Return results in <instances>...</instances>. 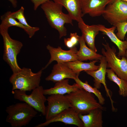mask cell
Wrapping results in <instances>:
<instances>
[{
    "instance_id": "1",
    "label": "cell",
    "mask_w": 127,
    "mask_h": 127,
    "mask_svg": "<svg viewBox=\"0 0 127 127\" xmlns=\"http://www.w3.org/2000/svg\"><path fill=\"white\" fill-rule=\"evenodd\" d=\"M63 7L52 0H49L41 5V8L49 24L58 32L60 39L67 35V29L64 26L65 24L73 25L72 19L69 14L63 12Z\"/></svg>"
},
{
    "instance_id": "2",
    "label": "cell",
    "mask_w": 127,
    "mask_h": 127,
    "mask_svg": "<svg viewBox=\"0 0 127 127\" xmlns=\"http://www.w3.org/2000/svg\"><path fill=\"white\" fill-rule=\"evenodd\" d=\"M94 94L83 89H79L65 95L72 108L78 114L85 115L91 111L100 108L104 111L103 107L95 99Z\"/></svg>"
},
{
    "instance_id": "3",
    "label": "cell",
    "mask_w": 127,
    "mask_h": 127,
    "mask_svg": "<svg viewBox=\"0 0 127 127\" xmlns=\"http://www.w3.org/2000/svg\"><path fill=\"white\" fill-rule=\"evenodd\" d=\"M6 122L12 127H21L28 125L37 113V111L25 103H19L6 107Z\"/></svg>"
},
{
    "instance_id": "4",
    "label": "cell",
    "mask_w": 127,
    "mask_h": 127,
    "mask_svg": "<svg viewBox=\"0 0 127 127\" xmlns=\"http://www.w3.org/2000/svg\"><path fill=\"white\" fill-rule=\"evenodd\" d=\"M43 67L34 73L29 68L23 67L21 70L13 73L9 78L12 84V91L19 90L31 91L39 86Z\"/></svg>"
},
{
    "instance_id": "5",
    "label": "cell",
    "mask_w": 127,
    "mask_h": 127,
    "mask_svg": "<svg viewBox=\"0 0 127 127\" xmlns=\"http://www.w3.org/2000/svg\"><path fill=\"white\" fill-rule=\"evenodd\" d=\"M8 29L0 27V33L3 40V60L9 65L13 73L21 70L17 61V56L23 46L21 42L12 39L8 32Z\"/></svg>"
},
{
    "instance_id": "6",
    "label": "cell",
    "mask_w": 127,
    "mask_h": 127,
    "mask_svg": "<svg viewBox=\"0 0 127 127\" xmlns=\"http://www.w3.org/2000/svg\"><path fill=\"white\" fill-rule=\"evenodd\" d=\"M44 90L42 86H40L32 90L29 95L27 94L26 91L19 90L12 91V93L15 99L27 103L45 116L46 108L45 103L47 98L44 94Z\"/></svg>"
},
{
    "instance_id": "7",
    "label": "cell",
    "mask_w": 127,
    "mask_h": 127,
    "mask_svg": "<svg viewBox=\"0 0 127 127\" xmlns=\"http://www.w3.org/2000/svg\"><path fill=\"white\" fill-rule=\"evenodd\" d=\"M102 45L104 48L102 49L101 53L107 60V67L111 69L119 78L127 81V57H118L115 47L111 48L108 43Z\"/></svg>"
},
{
    "instance_id": "8",
    "label": "cell",
    "mask_w": 127,
    "mask_h": 127,
    "mask_svg": "<svg viewBox=\"0 0 127 127\" xmlns=\"http://www.w3.org/2000/svg\"><path fill=\"white\" fill-rule=\"evenodd\" d=\"M110 24L115 26L117 23L127 21V2L115 0L106 7L102 15Z\"/></svg>"
},
{
    "instance_id": "9",
    "label": "cell",
    "mask_w": 127,
    "mask_h": 127,
    "mask_svg": "<svg viewBox=\"0 0 127 127\" xmlns=\"http://www.w3.org/2000/svg\"><path fill=\"white\" fill-rule=\"evenodd\" d=\"M48 105L45 115L46 120H49L63 110L71 107L66 95L58 94L50 95L47 98Z\"/></svg>"
},
{
    "instance_id": "10",
    "label": "cell",
    "mask_w": 127,
    "mask_h": 127,
    "mask_svg": "<svg viewBox=\"0 0 127 127\" xmlns=\"http://www.w3.org/2000/svg\"><path fill=\"white\" fill-rule=\"evenodd\" d=\"M61 122L66 124L73 125L78 127H83V123L79 114L71 107L67 109L44 122L38 124L35 127H44L51 123Z\"/></svg>"
},
{
    "instance_id": "11",
    "label": "cell",
    "mask_w": 127,
    "mask_h": 127,
    "mask_svg": "<svg viewBox=\"0 0 127 127\" xmlns=\"http://www.w3.org/2000/svg\"><path fill=\"white\" fill-rule=\"evenodd\" d=\"M46 47L50 53L51 57L48 63L43 67L44 70L54 61L57 63H67L78 60L77 55L78 50L75 46L68 50H63L60 46L54 48L49 44Z\"/></svg>"
},
{
    "instance_id": "12",
    "label": "cell",
    "mask_w": 127,
    "mask_h": 127,
    "mask_svg": "<svg viewBox=\"0 0 127 127\" xmlns=\"http://www.w3.org/2000/svg\"><path fill=\"white\" fill-rule=\"evenodd\" d=\"M100 62L99 68L97 70L94 71H85L94 78V87L98 89L100 88L101 84L103 85L107 95L109 97L111 100L112 108H113L114 107L113 105L114 102L111 99L110 91L107 87L106 82L105 75L107 73V62L103 56L100 60Z\"/></svg>"
},
{
    "instance_id": "13",
    "label": "cell",
    "mask_w": 127,
    "mask_h": 127,
    "mask_svg": "<svg viewBox=\"0 0 127 127\" xmlns=\"http://www.w3.org/2000/svg\"><path fill=\"white\" fill-rule=\"evenodd\" d=\"M112 0H81L83 16L88 14L92 17L102 15L107 6Z\"/></svg>"
},
{
    "instance_id": "14",
    "label": "cell",
    "mask_w": 127,
    "mask_h": 127,
    "mask_svg": "<svg viewBox=\"0 0 127 127\" xmlns=\"http://www.w3.org/2000/svg\"><path fill=\"white\" fill-rule=\"evenodd\" d=\"M79 74L73 71L66 63H57L54 65L51 73L45 79L56 83L66 79H74Z\"/></svg>"
},
{
    "instance_id": "15",
    "label": "cell",
    "mask_w": 127,
    "mask_h": 127,
    "mask_svg": "<svg viewBox=\"0 0 127 127\" xmlns=\"http://www.w3.org/2000/svg\"><path fill=\"white\" fill-rule=\"evenodd\" d=\"M78 26L88 47L96 52L97 50L95 46V39L99 31L98 24L89 25L83 22L78 23Z\"/></svg>"
},
{
    "instance_id": "16",
    "label": "cell",
    "mask_w": 127,
    "mask_h": 127,
    "mask_svg": "<svg viewBox=\"0 0 127 127\" xmlns=\"http://www.w3.org/2000/svg\"><path fill=\"white\" fill-rule=\"evenodd\" d=\"M98 25L99 31L102 32L103 34L107 35L118 48L119 51L117 53V56L120 58L125 56L127 50V39L122 40L118 38L115 33V31L116 29L115 26L107 28L102 24Z\"/></svg>"
},
{
    "instance_id": "17",
    "label": "cell",
    "mask_w": 127,
    "mask_h": 127,
    "mask_svg": "<svg viewBox=\"0 0 127 127\" xmlns=\"http://www.w3.org/2000/svg\"><path fill=\"white\" fill-rule=\"evenodd\" d=\"M64 7L73 20L78 23L84 22L82 18L81 0H52Z\"/></svg>"
},
{
    "instance_id": "18",
    "label": "cell",
    "mask_w": 127,
    "mask_h": 127,
    "mask_svg": "<svg viewBox=\"0 0 127 127\" xmlns=\"http://www.w3.org/2000/svg\"><path fill=\"white\" fill-rule=\"evenodd\" d=\"M10 12L8 11L0 16L1 22L0 27L8 29L12 26L19 27L24 30L30 38H32L35 33L39 30L38 27H28L22 24L11 16Z\"/></svg>"
},
{
    "instance_id": "19",
    "label": "cell",
    "mask_w": 127,
    "mask_h": 127,
    "mask_svg": "<svg viewBox=\"0 0 127 127\" xmlns=\"http://www.w3.org/2000/svg\"><path fill=\"white\" fill-rule=\"evenodd\" d=\"M102 110L96 108L85 115L79 114L83 127H102L103 123Z\"/></svg>"
},
{
    "instance_id": "20",
    "label": "cell",
    "mask_w": 127,
    "mask_h": 127,
    "mask_svg": "<svg viewBox=\"0 0 127 127\" xmlns=\"http://www.w3.org/2000/svg\"><path fill=\"white\" fill-rule=\"evenodd\" d=\"M68 81L69 79H67L56 83L53 87L44 90V95L68 94L79 89L76 83L71 85L69 84Z\"/></svg>"
},
{
    "instance_id": "21",
    "label": "cell",
    "mask_w": 127,
    "mask_h": 127,
    "mask_svg": "<svg viewBox=\"0 0 127 127\" xmlns=\"http://www.w3.org/2000/svg\"><path fill=\"white\" fill-rule=\"evenodd\" d=\"M79 43L80 48L77 53L78 60L81 61L88 60H100L103 56L87 47L84 39L82 36H79Z\"/></svg>"
},
{
    "instance_id": "22",
    "label": "cell",
    "mask_w": 127,
    "mask_h": 127,
    "mask_svg": "<svg viewBox=\"0 0 127 127\" xmlns=\"http://www.w3.org/2000/svg\"><path fill=\"white\" fill-rule=\"evenodd\" d=\"M99 60H95L89 63H84L78 60L66 63L67 65L75 73L79 74L83 71H94L97 70L99 66L95 64Z\"/></svg>"
},
{
    "instance_id": "23",
    "label": "cell",
    "mask_w": 127,
    "mask_h": 127,
    "mask_svg": "<svg viewBox=\"0 0 127 127\" xmlns=\"http://www.w3.org/2000/svg\"><path fill=\"white\" fill-rule=\"evenodd\" d=\"M107 73L108 79L118 86L119 95L123 97H127V81L119 78L111 69H107Z\"/></svg>"
},
{
    "instance_id": "24",
    "label": "cell",
    "mask_w": 127,
    "mask_h": 127,
    "mask_svg": "<svg viewBox=\"0 0 127 127\" xmlns=\"http://www.w3.org/2000/svg\"><path fill=\"white\" fill-rule=\"evenodd\" d=\"M77 76L74 80L79 86V89H83L86 91L94 94L98 99L99 103L101 105L104 104L105 99L101 92L96 87H93L88 83L87 81L85 82L82 81Z\"/></svg>"
},
{
    "instance_id": "25",
    "label": "cell",
    "mask_w": 127,
    "mask_h": 127,
    "mask_svg": "<svg viewBox=\"0 0 127 127\" xmlns=\"http://www.w3.org/2000/svg\"><path fill=\"white\" fill-rule=\"evenodd\" d=\"M24 8L21 6L20 8L17 11L12 12H10L11 16L13 18L17 20L22 24L25 26L31 27L27 21L24 15Z\"/></svg>"
},
{
    "instance_id": "26",
    "label": "cell",
    "mask_w": 127,
    "mask_h": 127,
    "mask_svg": "<svg viewBox=\"0 0 127 127\" xmlns=\"http://www.w3.org/2000/svg\"><path fill=\"white\" fill-rule=\"evenodd\" d=\"M114 26L117 30L116 35L121 40H124L127 32V21L118 23Z\"/></svg>"
},
{
    "instance_id": "27",
    "label": "cell",
    "mask_w": 127,
    "mask_h": 127,
    "mask_svg": "<svg viewBox=\"0 0 127 127\" xmlns=\"http://www.w3.org/2000/svg\"><path fill=\"white\" fill-rule=\"evenodd\" d=\"M70 36L69 38H64V41L65 45L70 49L75 47L79 42V36L75 32L71 33Z\"/></svg>"
},
{
    "instance_id": "28",
    "label": "cell",
    "mask_w": 127,
    "mask_h": 127,
    "mask_svg": "<svg viewBox=\"0 0 127 127\" xmlns=\"http://www.w3.org/2000/svg\"><path fill=\"white\" fill-rule=\"evenodd\" d=\"M34 5L33 9L36 10L42 4L49 0H31Z\"/></svg>"
},
{
    "instance_id": "29",
    "label": "cell",
    "mask_w": 127,
    "mask_h": 127,
    "mask_svg": "<svg viewBox=\"0 0 127 127\" xmlns=\"http://www.w3.org/2000/svg\"><path fill=\"white\" fill-rule=\"evenodd\" d=\"M12 4L13 6L16 8L17 6V1L16 0H8Z\"/></svg>"
},
{
    "instance_id": "30",
    "label": "cell",
    "mask_w": 127,
    "mask_h": 127,
    "mask_svg": "<svg viewBox=\"0 0 127 127\" xmlns=\"http://www.w3.org/2000/svg\"><path fill=\"white\" fill-rule=\"evenodd\" d=\"M125 56L127 57V50L126 52Z\"/></svg>"
},
{
    "instance_id": "31",
    "label": "cell",
    "mask_w": 127,
    "mask_h": 127,
    "mask_svg": "<svg viewBox=\"0 0 127 127\" xmlns=\"http://www.w3.org/2000/svg\"><path fill=\"white\" fill-rule=\"evenodd\" d=\"M114 0H112V1ZM120 0L123 1L127 2V0Z\"/></svg>"
}]
</instances>
